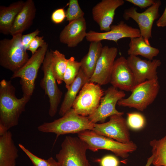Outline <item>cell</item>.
<instances>
[{
  "mask_svg": "<svg viewBox=\"0 0 166 166\" xmlns=\"http://www.w3.org/2000/svg\"><path fill=\"white\" fill-rule=\"evenodd\" d=\"M15 89L10 80L3 79L0 82V135L18 124L20 117L25 110L31 97L18 98Z\"/></svg>",
  "mask_w": 166,
  "mask_h": 166,
  "instance_id": "obj_1",
  "label": "cell"
},
{
  "mask_svg": "<svg viewBox=\"0 0 166 166\" xmlns=\"http://www.w3.org/2000/svg\"><path fill=\"white\" fill-rule=\"evenodd\" d=\"M95 124L88 117L77 114L71 108L61 117L52 122H44L37 128L40 132L54 133L58 137L67 134H78L85 130H93Z\"/></svg>",
  "mask_w": 166,
  "mask_h": 166,
  "instance_id": "obj_2",
  "label": "cell"
},
{
  "mask_svg": "<svg viewBox=\"0 0 166 166\" xmlns=\"http://www.w3.org/2000/svg\"><path fill=\"white\" fill-rule=\"evenodd\" d=\"M78 136L87 144L88 149L94 152L99 149L109 150L123 159L128 158L130 153L135 151L137 147L132 141L127 143H121L92 130L82 131L78 134Z\"/></svg>",
  "mask_w": 166,
  "mask_h": 166,
  "instance_id": "obj_3",
  "label": "cell"
},
{
  "mask_svg": "<svg viewBox=\"0 0 166 166\" xmlns=\"http://www.w3.org/2000/svg\"><path fill=\"white\" fill-rule=\"evenodd\" d=\"M22 34L12 36L11 39L0 41V65L13 73L23 66L29 59L28 53L22 45Z\"/></svg>",
  "mask_w": 166,
  "mask_h": 166,
  "instance_id": "obj_4",
  "label": "cell"
},
{
  "mask_svg": "<svg viewBox=\"0 0 166 166\" xmlns=\"http://www.w3.org/2000/svg\"><path fill=\"white\" fill-rule=\"evenodd\" d=\"M46 43L39 48L29 58L26 63L18 71L13 73L11 79L20 78V83L23 96L31 97L35 88V83L39 69L42 64L48 49Z\"/></svg>",
  "mask_w": 166,
  "mask_h": 166,
  "instance_id": "obj_5",
  "label": "cell"
},
{
  "mask_svg": "<svg viewBox=\"0 0 166 166\" xmlns=\"http://www.w3.org/2000/svg\"><path fill=\"white\" fill-rule=\"evenodd\" d=\"M56 155L61 166H90L86 152L87 144L78 137L67 136Z\"/></svg>",
  "mask_w": 166,
  "mask_h": 166,
  "instance_id": "obj_6",
  "label": "cell"
},
{
  "mask_svg": "<svg viewBox=\"0 0 166 166\" xmlns=\"http://www.w3.org/2000/svg\"><path fill=\"white\" fill-rule=\"evenodd\" d=\"M159 89L158 79L146 81L138 84L129 97L119 100L117 104L143 111L154 101Z\"/></svg>",
  "mask_w": 166,
  "mask_h": 166,
  "instance_id": "obj_7",
  "label": "cell"
},
{
  "mask_svg": "<svg viewBox=\"0 0 166 166\" xmlns=\"http://www.w3.org/2000/svg\"><path fill=\"white\" fill-rule=\"evenodd\" d=\"M104 94L99 85L90 82L87 83L80 90L72 108L77 114L88 117L98 108Z\"/></svg>",
  "mask_w": 166,
  "mask_h": 166,
  "instance_id": "obj_8",
  "label": "cell"
},
{
  "mask_svg": "<svg viewBox=\"0 0 166 166\" xmlns=\"http://www.w3.org/2000/svg\"><path fill=\"white\" fill-rule=\"evenodd\" d=\"M52 51L51 49H48L46 52L42 67L44 76L40 84L45 94L49 98V114L52 117H54L57 112L62 94L57 85V81L52 70Z\"/></svg>",
  "mask_w": 166,
  "mask_h": 166,
  "instance_id": "obj_9",
  "label": "cell"
},
{
  "mask_svg": "<svg viewBox=\"0 0 166 166\" xmlns=\"http://www.w3.org/2000/svg\"><path fill=\"white\" fill-rule=\"evenodd\" d=\"M161 4L160 0H156L155 3L144 12L139 13L137 9L132 7L126 9L123 14L124 19L126 20L130 18L133 19L138 24L141 36L145 42L150 45L149 39L152 38V30L154 21L159 16V9Z\"/></svg>",
  "mask_w": 166,
  "mask_h": 166,
  "instance_id": "obj_10",
  "label": "cell"
},
{
  "mask_svg": "<svg viewBox=\"0 0 166 166\" xmlns=\"http://www.w3.org/2000/svg\"><path fill=\"white\" fill-rule=\"evenodd\" d=\"M125 94L123 91L118 90L113 86L106 90L101 98L100 104L96 110L88 117L89 120L95 124L98 122L103 123L106 119L115 115H122L124 112L118 111L116 106L118 102L124 98Z\"/></svg>",
  "mask_w": 166,
  "mask_h": 166,
  "instance_id": "obj_11",
  "label": "cell"
},
{
  "mask_svg": "<svg viewBox=\"0 0 166 166\" xmlns=\"http://www.w3.org/2000/svg\"><path fill=\"white\" fill-rule=\"evenodd\" d=\"M109 117V120L107 122L95 123L92 131L121 143L130 142L131 140L129 127L123 116L115 115Z\"/></svg>",
  "mask_w": 166,
  "mask_h": 166,
  "instance_id": "obj_12",
  "label": "cell"
},
{
  "mask_svg": "<svg viewBox=\"0 0 166 166\" xmlns=\"http://www.w3.org/2000/svg\"><path fill=\"white\" fill-rule=\"evenodd\" d=\"M118 52V49L116 47H109L108 45L103 46L94 71L90 79V82L97 83L100 85L110 82Z\"/></svg>",
  "mask_w": 166,
  "mask_h": 166,
  "instance_id": "obj_13",
  "label": "cell"
},
{
  "mask_svg": "<svg viewBox=\"0 0 166 166\" xmlns=\"http://www.w3.org/2000/svg\"><path fill=\"white\" fill-rule=\"evenodd\" d=\"M109 83L113 86L127 91L132 92L137 85L127 59L124 57L115 60Z\"/></svg>",
  "mask_w": 166,
  "mask_h": 166,
  "instance_id": "obj_14",
  "label": "cell"
},
{
  "mask_svg": "<svg viewBox=\"0 0 166 166\" xmlns=\"http://www.w3.org/2000/svg\"><path fill=\"white\" fill-rule=\"evenodd\" d=\"M140 36L139 29L130 26L121 21L117 25H111L110 30L107 32H99L90 30L87 33L85 38L90 42L108 40L117 43L122 38H131Z\"/></svg>",
  "mask_w": 166,
  "mask_h": 166,
  "instance_id": "obj_15",
  "label": "cell"
},
{
  "mask_svg": "<svg viewBox=\"0 0 166 166\" xmlns=\"http://www.w3.org/2000/svg\"><path fill=\"white\" fill-rule=\"evenodd\" d=\"M127 59L137 85L146 81L158 79L157 70L161 63L160 60H144L135 56H129Z\"/></svg>",
  "mask_w": 166,
  "mask_h": 166,
  "instance_id": "obj_16",
  "label": "cell"
},
{
  "mask_svg": "<svg viewBox=\"0 0 166 166\" xmlns=\"http://www.w3.org/2000/svg\"><path fill=\"white\" fill-rule=\"evenodd\" d=\"M123 0H102L92 9L93 20L99 25L101 31H109L116 9L123 5Z\"/></svg>",
  "mask_w": 166,
  "mask_h": 166,
  "instance_id": "obj_17",
  "label": "cell"
},
{
  "mask_svg": "<svg viewBox=\"0 0 166 166\" xmlns=\"http://www.w3.org/2000/svg\"><path fill=\"white\" fill-rule=\"evenodd\" d=\"M87 26L84 17L69 22L60 33V42L70 48H74L86 36Z\"/></svg>",
  "mask_w": 166,
  "mask_h": 166,
  "instance_id": "obj_18",
  "label": "cell"
},
{
  "mask_svg": "<svg viewBox=\"0 0 166 166\" xmlns=\"http://www.w3.org/2000/svg\"><path fill=\"white\" fill-rule=\"evenodd\" d=\"M36 9L33 0H27L18 13L11 28L10 34L12 36L22 34L32 24L35 17Z\"/></svg>",
  "mask_w": 166,
  "mask_h": 166,
  "instance_id": "obj_19",
  "label": "cell"
},
{
  "mask_svg": "<svg viewBox=\"0 0 166 166\" xmlns=\"http://www.w3.org/2000/svg\"><path fill=\"white\" fill-rule=\"evenodd\" d=\"M18 150L9 130L0 135V166H15Z\"/></svg>",
  "mask_w": 166,
  "mask_h": 166,
  "instance_id": "obj_20",
  "label": "cell"
},
{
  "mask_svg": "<svg viewBox=\"0 0 166 166\" xmlns=\"http://www.w3.org/2000/svg\"><path fill=\"white\" fill-rule=\"evenodd\" d=\"M89 82L90 78L81 68L76 78L67 89L59 111V114L60 116H64L72 108L78 93L83 86Z\"/></svg>",
  "mask_w": 166,
  "mask_h": 166,
  "instance_id": "obj_21",
  "label": "cell"
},
{
  "mask_svg": "<svg viewBox=\"0 0 166 166\" xmlns=\"http://www.w3.org/2000/svg\"><path fill=\"white\" fill-rule=\"evenodd\" d=\"M25 2L18 1L8 6H0V32L10 34V30L15 18L23 7Z\"/></svg>",
  "mask_w": 166,
  "mask_h": 166,
  "instance_id": "obj_22",
  "label": "cell"
},
{
  "mask_svg": "<svg viewBox=\"0 0 166 166\" xmlns=\"http://www.w3.org/2000/svg\"><path fill=\"white\" fill-rule=\"evenodd\" d=\"M103 47L101 41L90 42L88 53L80 61L81 69L90 79L94 71Z\"/></svg>",
  "mask_w": 166,
  "mask_h": 166,
  "instance_id": "obj_23",
  "label": "cell"
},
{
  "mask_svg": "<svg viewBox=\"0 0 166 166\" xmlns=\"http://www.w3.org/2000/svg\"><path fill=\"white\" fill-rule=\"evenodd\" d=\"M130 39L127 51L129 56L140 55L151 61L159 54V49L147 44L141 36Z\"/></svg>",
  "mask_w": 166,
  "mask_h": 166,
  "instance_id": "obj_24",
  "label": "cell"
},
{
  "mask_svg": "<svg viewBox=\"0 0 166 166\" xmlns=\"http://www.w3.org/2000/svg\"><path fill=\"white\" fill-rule=\"evenodd\" d=\"M149 145L153 156L152 164L154 166H166V135L151 140Z\"/></svg>",
  "mask_w": 166,
  "mask_h": 166,
  "instance_id": "obj_25",
  "label": "cell"
},
{
  "mask_svg": "<svg viewBox=\"0 0 166 166\" xmlns=\"http://www.w3.org/2000/svg\"><path fill=\"white\" fill-rule=\"evenodd\" d=\"M68 59L65 55L58 50L52 51V70L54 76L58 84L63 81V78L65 71Z\"/></svg>",
  "mask_w": 166,
  "mask_h": 166,
  "instance_id": "obj_26",
  "label": "cell"
},
{
  "mask_svg": "<svg viewBox=\"0 0 166 166\" xmlns=\"http://www.w3.org/2000/svg\"><path fill=\"white\" fill-rule=\"evenodd\" d=\"M81 68L80 62L76 61L73 57L68 59L67 67L63 78V81L67 89L76 78Z\"/></svg>",
  "mask_w": 166,
  "mask_h": 166,
  "instance_id": "obj_27",
  "label": "cell"
},
{
  "mask_svg": "<svg viewBox=\"0 0 166 166\" xmlns=\"http://www.w3.org/2000/svg\"><path fill=\"white\" fill-rule=\"evenodd\" d=\"M66 20L70 22L84 17L85 13L81 8L77 0H69L65 12Z\"/></svg>",
  "mask_w": 166,
  "mask_h": 166,
  "instance_id": "obj_28",
  "label": "cell"
},
{
  "mask_svg": "<svg viewBox=\"0 0 166 166\" xmlns=\"http://www.w3.org/2000/svg\"><path fill=\"white\" fill-rule=\"evenodd\" d=\"M127 124L129 127L134 130H139L145 125V120L144 116L138 113H127Z\"/></svg>",
  "mask_w": 166,
  "mask_h": 166,
  "instance_id": "obj_29",
  "label": "cell"
},
{
  "mask_svg": "<svg viewBox=\"0 0 166 166\" xmlns=\"http://www.w3.org/2000/svg\"><path fill=\"white\" fill-rule=\"evenodd\" d=\"M18 146L29 157L34 166H50V165L52 157H50L47 160L42 159L34 155L21 144H19Z\"/></svg>",
  "mask_w": 166,
  "mask_h": 166,
  "instance_id": "obj_30",
  "label": "cell"
},
{
  "mask_svg": "<svg viewBox=\"0 0 166 166\" xmlns=\"http://www.w3.org/2000/svg\"><path fill=\"white\" fill-rule=\"evenodd\" d=\"M43 38V36H36L30 43L27 50L30 51L32 54H34L39 48L42 47L46 43Z\"/></svg>",
  "mask_w": 166,
  "mask_h": 166,
  "instance_id": "obj_31",
  "label": "cell"
},
{
  "mask_svg": "<svg viewBox=\"0 0 166 166\" xmlns=\"http://www.w3.org/2000/svg\"><path fill=\"white\" fill-rule=\"evenodd\" d=\"M66 17L65 12L64 9L60 8L55 10L51 16V19L55 24L61 23Z\"/></svg>",
  "mask_w": 166,
  "mask_h": 166,
  "instance_id": "obj_32",
  "label": "cell"
},
{
  "mask_svg": "<svg viewBox=\"0 0 166 166\" xmlns=\"http://www.w3.org/2000/svg\"><path fill=\"white\" fill-rule=\"evenodd\" d=\"M39 33V30L38 29H37L31 33L22 35L21 38L22 43L26 50H27L30 42L34 38L38 36Z\"/></svg>",
  "mask_w": 166,
  "mask_h": 166,
  "instance_id": "obj_33",
  "label": "cell"
},
{
  "mask_svg": "<svg viewBox=\"0 0 166 166\" xmlns=\"http://www.w3.org/2000/svg\"><path fill=\"white\" fill-rule=\"evenodd\" d=\"M119 162L115 156L108 155L103 157L101 160V166H119Z\"/></svg>",
  "mask_w": 166,
  "mask_h": 166,
  "instance_id": "obj_34",
  "label": "cell"
},
{
  "mask_svg": "<svg viewBox=\"0 0 166 166\" xmlns=\"http://www.w3.org/2000/svg\"><path fill=\"white\" fill-rule=\"evenodd\" d=\"M127 2L136 6L141 9L149 7L155 2L154 0H125Z\"/></svg>",
  "mask_w": 166,
  "mask_h": 166,
  "instance_id": "obj_35",
  "label": "cell"
},
{
  "mask_svg": "<svg viewBox=\"0 0 166 166\" xmlns=\"http://www.w3.org/2000/svg\"><path fill=\"white\" fill-rule=\"evenodd\" d=\"M156 25L158 27L166 26V5L162 14L156 21Z\"/></svg>",
  "mask_w": 166,
  "mask_h": 166,
  "instance_id": "obj_36",
  "label": "cell"
},
{
  "mask_svg": "<svg viewBox=\"0 0 166 166\" xmlns=\"http://www.w3.org/2000/svg\"><path fill=\"white\" fill-rule=\"evenodd\" d=\"M153 159V156L152 155L151 156L148 158L146 164L145 166H150L152 164Z\"/></svg>",
  "mask_w": 166,
  "mask_h": 166,
  "instance_id": "obj_37",
  "label": "cell"
},
{
  "mask_svg": "<svg viewBox=\"0 0 166 166\" xmlns=\"http://www.w3.org/2000/svg\"><path fill=\"white\" fill-rule=\"evenodd\" d=\"M50 166H61L57 161H56L53 158H52L51 163Z\"/></svg>",
  "mask_w": 166,
  "mask_h": 166,
  "instance_id": "obj_38",
  "label": "cell"
}]
</instances>
